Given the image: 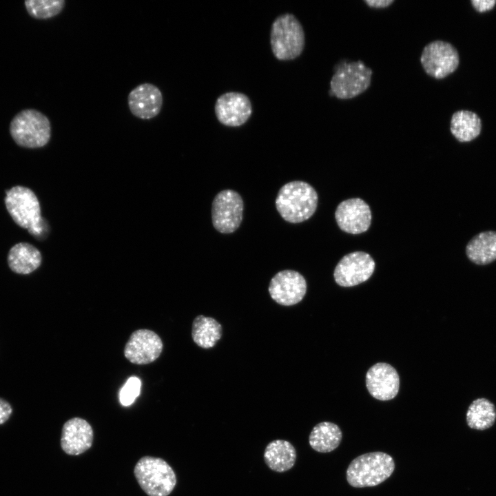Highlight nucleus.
I'll list each match as a JSON object with an SVG mask.
<instances>
[{
    "instance_id": "ddd939ff",
    "label": "nucleus",
    "mask_w": 496,
    "mask_h": 496,
    "mask_svg": "<svg viewBox=\"0 0 496 496\" xmlns=\"http://www.w3.org/2000/svg\"><path fill=\"white\" fill-rule=\"evenodd\" d=\"M335 217L344 231L358 234L368 230L371 222V211L368 204L360 198L342 201L337 207Z\"/></svg>"
},
{
    "instance_id": "393cba45",
    "label": "nucleus",
    "mask_w": 496,
    "mask_h": 496,
    "mask_svg": "<svg viewBox=\"0 0 496 496\" xmlns=\"http://www.w3.org/2000/svg\"><path fill=\"white\" fill-rule=\"evenodd\" d=\"M65 5V0H28L25 6L28 14L37 19H47L60 14Z\"/></svg>"
},
{
    "instance_id": "bb28decb",
    "label": "nucleus",
    "mask_w": 496,
    "mask_h": 496,
    "mask_svg": "<svg viewBox=\"0 0 496 496\" xmlns=\"http://www.w3.org/2000/svg\"><path fill=\"white\" fill-rule=\"evenodd\" d=\"M12 413L11 404L3 398L0 397V424L5 423Z\"/></svg>"
},
{
    "instance_id": "dca6fc26",
    "label": "nucleus",
    "mask_w": 496,
    "mask_h": 496,
    "mask_svg": "<svg viewBox=\"0 0 496 496\" xmlns=\"http://www.w3.org/2000/svg\"><path fill=\"white\" fill-rule=\"evenodd\" d=\"M366 386L374 398L382 401L390 400L398 393L399 375L389 364L379 362L368 370L366 374Z\"/></svg>"
},
{
    "instance_id": "4be33fe9",
    "label": "nucleus",
    "mask_w": 496,
    "mask_h": 496,
    "mask_svg": "<svg viewBox=\"0 0 496 496\" xmlns=\"http://www.w3.org/2000/svg\"><path fill=\"white\" fill-rule=\"evenodd\" d=\"M450 130L458 141L469 142L479 135L482 121L473 112L459 110L452 115Z\"/></svg>"
},
{
    "instance_id": "f8f14e48",
    "label": "nucleus",
    "mask_w": 496,
    "mask_h": 496,
    "mask_svg": "<svg viewBox=\"0 0 496 496\" xmlns=\"http://www.w3.org/2000/svg\"><path fill=\"white\" fill-rule=\"evenodd\" d=\"M162 340L153 331L138 329L134 331L125 348V357L136 364H147L155 361L163 350Z\"/></svg>"
},
{
    "instance_id": "20e7f679",
    "label": "nucleus",
    "mask_w": 496,
    "mask_h": 496,
    "mask_svg": "<svg viewBox=\"0 0 496 496\" xmlns=\"http://www.w3.org/2000/svg\"><path fill=\"white\" fill-rule=\"evenodd\" d=\"M134 475L148 496H168L176 485L173 468L160 457H142L134 466Z\"/></svg>"
},
{
    "instance_id": "c85d7f7f",
    "label": "nucleus",
    "mask_w": 496,
    "mask_h": 496,
    "mask_svg": "<svg viewBox=\"0 0 496 496\" xmlns=\"http://www.w3.org/2000/svg\"><path fill=\"white\" fill-rule=\"evenodd\" d=\"M364 2L371 8H384L392 4L394 0H365Z\"/></svg>"
},
{
    "instance_id": "423d86ee",
    "label": "nucleus",
    "mask_w": 496,
    "mask_h": 496,
    "mask_svg": "<svg viewBox=\"0 0 496 496\" xmlns=\"http://www.w3.org/2000/svg\"><path fill=\"white\" fill-rule=\"evenodd\" d=\"M270 42L276 59L284 61L298 57L304 46L302 25L291 14L278 17L271 25Z\"/></svg>"
},
{
    "instance_id": "6ab92c4d",
    "label": "nucleus",
    "mask_w": 496,
    "mask_h": 496,
    "mask_svg": "<svg viewBox=\"0 0 496 496\" xmlns=\"http://www.w3.org/2000/svg\"><path fill=\"white\" fill-rule=\"evenodd\" d=\"M296 451L288 441L276 440L269 442L264 452V460L272 471L283 473L291 469L296 460Z\"/></svg>"
},
{
    "instance_id": "6e6552de",
    "label": "nucleus",
    "mask_w": 496,
    "mask_h": 496,
    "mask_svg": "<svg viewBox=\"0 0 496 496\" xmlns=\"http://www.w3.org/2000/svg\"><path fill=\"white\" fill-rule=\"evenodd\" d=\"M244 204L241 196L233 189H224L214 197L211 205V220L220 233L231 234L240 225Z\"/></svg>"
},
{
    "instance_id": "7ed1b4c3",
    "label": "nucleus",
    "mask_w": 496,
    "mask_h": 496,
    "mask_svg": "<svg viewBox=\"0 0 496 496\" xmlns=\"http://www.w3.org/2000/svg\"><path fill=\"white\" fill-rule=\"evenodd\" d=\"M395 463L389 454L376 451L355 457L347 470V479L353 487L377 486L393 473Z\"/></svg>"
},
{
    "instance_id": "1a4fd4ad",
    "label": "nucleus",
    "mask_w": 496,
    "mask_h": 496,
    "mask_svg": "<svg viewBox=\"0 0 496 496\" xmlns=\"http://www.w3.org/2000/svg\"><path fill=\"white\" fill-rule=\"evenodd\" d=\"M420 62L428 75L441 79L457 68L459 58L457 50L452 44L436 40L424 46Z\"/></svg>"
},
{
    "instance_id": "cd10ccee",
    "label": "nucleus",
    "mask_w": 496,
    "mask_h": 496,
    "mask_svg": "<svg viewBox=\"0 0 496 496\" xmlns=\"http://www.w3.org/2000/svg\"><path fill=\"white\" fill-rule=\"evenodd\" d=\"M473 8L479 12L490 10L496 3L495 0H471Z\"/></svg>"
},
{
    "instance_id": "a211bd4d",
    "label": "nucleus",
    "mask_w": 496,
    "mask_h": 496,
    "mask_svg": "<svg viewBox=\"0 0 496 496\" xmlns=\"http://www.w3.org/2000/svg\"><path fill=\"white\" fill-rule=\"evenodd\" d=\"M10 269L18 274L26 275L33 272L41 265L40 251L32 245L19 242L12 247L8 254Z\"/></svg>"
},
{
    "instance_id": "5701e85b",
    "label": "nucleus",
    "mask_w": 496,
    "mask_h": 496,
    "mask_svg": "<svg viewBox=\"0 0 496 496\" xmlns=\"http://www.w3.org/2000/svg\"><path fill=\"white\" fill-rule=\"evenodd\" d=\"M222 333L221 324L211 317L199 315L193 320L192 339L201 348L209 349L214 347L221 338Z\"/></svg>"
},
{
    "instance_id": "0eeeda50",
    "label": "nucleus",
    "mask_w": 496,
    "mask_h": 496,
    "mask_svg": "<svg viewBox=\"0 0 496 496\" xmlns=\"http://www.w3.org/2000/svg\"><path fill=\"white\" fill-rule=\"evenodd\" d=\"M372 74V70L360 60L342 61L331 79L329 94L340 99L354 98L369 87Z\"/></svg>"
},
{
    "instance_id": "b1692460",
    "label": "nucleus",
    "mask_w": 496,
    "mask_h": 496,
    "mask_svg": "<svg viewBox=\"0 0 496 496\" xmlns=\"http://www.w3.org/2000/svg\"><path fill=\"white\" fill-rule=\"evenodd\" d=\"M495 420L496 408L493 402L484 397L473 400L466 412V423L473 429L489 428Z\"/></svg>"
},
{
    "instance_id": "39448f33",
    "label": "nucleus",
    "mask_w": 496,
    "mask_h": 496,
    "mask_svg": "<svg viewBox=\"0 0 496 496\" xmlns=\"http://www.w3.org/2000/svg\"><path fill=\"white\" fill-rule=\"evenodd\" d=\"M10 133L14 142L21 147H42L50 140V121L42 112L34 109H25L12 119Z\"/></svg>"
},
{
    "instance_id": "9b49d317",
    "label": "nucleus",
    "mask_w": 496,
    "mask_h": 496,
    "mask_svg": "<svg viewBox=\"0 0 496 496\" xmlns=\"http://www.w3.org/2000/svg\"><path fill=\"white\" fill-rule=\"evenodd\" d=\"M307 282L299 272L286 269L276 273L269 285L271 298L282 306L300 302L307 292Z\"/></svg>"
},
{
    "instance_id": "aec40b11",
    "label": "nucleus",
    "mask_w": 496,
    "mask_h": 496,
    "mask_svg": "<svg viewBox=\"0 0 496 496\" xmlns=\"http://www.w3.org/2000/svg\"><path fill=\"white\" fill-rule=\"evenodd\" d=\"M466 253L473 262L484 265L496 260V231H487L475 236L467 244Z\"/></svg>"
},
{
    "instance_id": "2eb2a0df",
    "label": "nucleus",
    "mask_w": 496,
    "mask_h": 496,
    "mask_svg": "<svg viewBox=\"0 0 496 496\" xmlns=\"http://www.w3.org/2000/svg\"><path fill=\"white\" fill-rule=\"evenodd\" d=\"M163 98L155 85L144 83L131 90L127 96L130 112L136 118L149 120L156 117L163 106Z\"/></svg>"
},
{
    "instance_id": "4468645a",
    "label": "nucleus",
    "mask_w": 496,
    "mask_h": 496,
    "mask_svg": "<svg viewBox=\"0 0 496 496\" xmlns=\"http://www.w3.org/2000/svg\"><path fill=\"white\" fill-rule=\"evenodd\" d=\"M252 112L249 99L239 92H227L220 96L215 103V114L222 124L238 127L244 124Z\"/></svg>"
},
{
    "instance_id": "f03ea898",
    "label": "nucleus",
    "mask_w": 496,
    "mask_h": 496,
    "mask_svg": "<svg viewBox=\"0 0 496 496\" xmlns=\"http://www.w3.org/2000/svg\"><path fill=\"white\" fill-rule=\"evenodd\" d=\"M5 204L16 224L27 229L35 238L43 236L47 227L41 216L39 200L30 189L21 185L12 187L6 193Z\"/></svg>"
},
{
    "instance_id": "f3484780",
    "label": "nucleus",
    "mask_w": 496,
    "mask_h": 496,
    "mask_svg": "<svg viewBox=\"0 0 496 496\" xmlns=\"http://www.w3.org/2000/svg\"><path fill=\"white\" fill-rule=\"evenodd\" d=\"M94 432L92 426L81 417H72L66 421L61 431V447L69 455H79L92 445Z\"/></svg>"
},
{
    "instance_id": "a878e982",
    "label": "nucleus",
    "mask_w": 496,
    "mask_h": 496,
    "mask_svg": "<svg viewBox=\"0 0 496 496\" xmlns=\"http://www.w3.org/2000/svg\"><path fill=\"white\" fill-rule=\"evenodd\" d=\"M141 381L136 377L130 378L120 391V402L123 406L132 404L139 395Z\"/></svg>"
},
{
    "instance_id": "f257e3e1",
    "label": "nucleus",
    "mask_w": 496,
    "mask_h": 496,
    "mask_svg": "<svg viewBox=\"0 0 496 496\" xmlns=\"http://www.w3.org/2000/svg\"><path fill=\"white\" fill-rule=\"evenodd\" d=\"M318 201V194L311 185L295 180L280 187L275 203L277 211L285 221L300 223L313 215Z\"/></svg>"
},
{
    "instance_id": "9d476101",
    "label": "nucleus",
    "mask_w": 496,
    "mask_h": 496,
    "mask_svg": "<svg viewBox=\"0 0 496 496\" xmlns=\"http://www.w3.org/2000/svg\"><path fill=\"white\" fill-rule=\"evenodd\" d=\"M375 267V261L369 254L354 251L345 255L338 262L333 277L340 286L353 287L367 280Z\"/></svg>"
},
{
    "instance_id": "412c9836",
    "label": "nucleus",
    "mask_w": 496,
    "mask_h": 496,
    "mask_svg": "<svg viewBox=\"0 0 496 496\" xmlns=\"http://www.w3.org/2000/svg\"><path fill=\"white\" fill-rule=\"evenodd\" d=\"M342 438V431L337 424L330 422H322L313 428L309 437V442L315 451L329 453L339 446Z\"/></svg>"
}]
</instances>
